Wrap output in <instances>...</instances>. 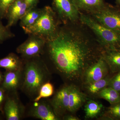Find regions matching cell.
<instances>
[{
    "instance_id": "obj_17",
    "label": "cell",
    "mask_w": 120,
    "mask_h": 120,
    "mask_svg": "<svg viewBox=\"0 0 120 120\" xmlns=\"http://www.w3.org/2000/svg\"><path fill=\"white\" fill-rule=\"evenodd\" d=\"M23 63L22 60L16 54L11 53L4 58L0 59V68L7 71L22 70Z\"/></svg>"
},
{
    "instance_id": "obj_19",
    "label": "cell",
    "mask_w": 120,
    "mask_h": 120,
    "mask_svg": "<svg viewBox=\"0 0 120 120\" xmlns=\"http://www.w3.org/2000/svg\"><path fill=\"white\" fill-rule=\"evenodd\" d=\"M103 106L101 103L94 100L87 102L84 110L86 117L87 118H93L98 116L103 111Z\"/></svg>"
},
{
    "instance_id": "obj_29",
    "label": "cell",
    "mask_w": 120,
    "mask_h": 120,
    "mask_svg": "<svg viewBox=\"0 0 120 120\" xmlns=\"http://www.w3.org/2000/svg\"><path fill=\"white\" fill-rule=\"evenodd\" d=\"M64 120H79L80 119L75 116L72 115H67L64 116Z\"/></svg>"
},
{
    "instance_id": "obj_18",
    "label": "cell",
    "mask_w": 120,
    "mask_h": 120,
    "mask_svg": "<svg viewBox=\"0 0 120 120\" xmlns=\"http://www.w3.org/2000/svg\"><path fill=\"white\" fill-rule=\"evenodd\" d=\"M43 8H34L28 10L20 19V26L23 29L32 26L41 16Z\"/></svg>"
},
{
    "instance_id": "obj_1",
    "label": "cell",
    "mask_w": 120,
    "mask_h": 120,
    "mask_svg": "<svg viewBox=\"0 0 120 120\" xmlns=\"http://www.w3.org/2000/svg\"><path fill=\"white\" fill-rule=\"evenodd\" d=\"M46 44L56 68L69 80L82 78L86 69L101 57L102 51L91 31L80 21L63 25L57 36Z\"/></svg>"
},
{
    "instance_id": "obj_12",
    "label": "cell",
    "mask_w": 120,
    "mask_h": 120,
    "mask_svg": "<svg viewBox=\"0 0 120 120\" xmlns=\"http://www.w3.org/2000/svg\"><path fill=\"white\" fill-rule=\"evenodd\" d=\"M86 100V94L74 85H70L68 112L73 113L77 111Z\"/></svg>"
},
{
    "instance_id": "obj_4",
    "label": "cell",
    "mask_w": 120,
    "mask_h": 120,
    "mask_svg": "<svg viewBox=\"0 0 120 120\" xmlns=\"http://www.w3.org/2000/svg\"><path fill=\"white\" fill-rule=\"evenodd\" d=\"M80 21L91 31L102 49L120 51V34L101 25L90 15L81 12Z\"/></svg>"
},
{
    "instance_id": "obj_22",
    "label": "cell",
    "mask_w": 120,
    "mask_h": 120,
    "mask_svg": "<svg viewBox=\"0 0 120 120\" xmlns=\"http://www.w3.org/2000/svg\"><path fill=\"white\" fill-rule=\"evenodd\" d=\"M103 117L106 120H120V101L112 104L107 108Z\"/></svg>"
},
{
    "instance_id": "obj_5",
    "label": "cell",
    "mask_w": 120,
    "mask_h": 120,
    "mask_svg": "<svg viewBox=\"0 0 120 120\" xmlns=\"http://www.w3.org/2000/svg\"><path fill=\"white\" fill-rule=\"evenodd\" d=\"M52 8L62 25L80 21V12L73 0H52Z\"/></svg>"
},
{
    "instance_id": "obj_16",
    "label": "cell",
    "mask_w": 120,
    "mask_h": 120,
    "mask_svg": "<svg viewBox=\"0 0 120 120\" xmlns=\"http://www.w3.org/2000/svg\"><path fill=\"white\" fill-rule=\"evenodd\" d=\"M101 56L106 62L112 73L120 71V51L102 49Z\"/></svg>"
},
{
    "instance_id": "obj_10",
    "label": "cell",
    "mask_w": 120,
    "mask_h": 120,
    "mask_svg": "<svg viewBox=\"0 0 120 120\" xmlns=\"http://www.w3.org/2000/svg\"><path fill=\"white\" fill-rule=\"evenodd\" d=\"M28 11L24 0H15L7 11L5 18L8 23L6 26L10 28L16 24Z\"/></svg>"
},
{
    "instance_id": "obj_31",
    "label": "cell",
    "mask_w": 120,
    "mask_h": 120,
    "mask_svg": "<svg viewBox=\"0 0 120 120\" xmlns=\"http://www.w3.org/2000/svg\"><path fill=\"white\" fill-rule=\"evenodd\" d=\"M3 79L4 78H3V77H2V74H1V73L0 72V83L2 82V81H3Z\"/></svg>"
},
{
    "instance_id": "obj_21",
    "label": "cell",
    "mask_w": 120,
    "mask_h": 120,
    "mask_svg": "<svg viewBox=\"0 0 120 120\" xmlns=\"http://www.w3.org/2000/svg\"><path fill=\"white\" fill-rule=\"evenodd\" d=\"M101 98L108 101L110 105L120 101V94L111 87H107L98 94Z\"/></svg>"
},
{
    "instance_id": "obj_7",
    "label": "cell",
    "mask_w": 120,
    "mask_h": 120,
    "mask_svg": "<svg viewBox=\"0 0 120 120\" xmlns=\"http://www.w3.org/2000/svg\"><path fill=\"white\" fill-rule=\"evenodd\" d=\"M29 35L28 38L16 49L17 53L27 60L38 57L42 54L47 42L45 38L38 35Z\"/></svg>"
},
{
    "instance_id": "obj_14",
    "label": "cell",
    "mask_w": 120,
    "mask_h": 120,
    "mask_svg": "<svg viewBox=\"0 0 120 120\" xmlns=\"http://www.w3.org/2000/svg\"><path fill=\"white\" fill-rule=\"evenodd\" d=\"M23 108L18 100L13 98L7 99L4 106V112L8 120H19L23 113Z\"/></svg>"
},
{
    "instance_id": "obj_25",
    "label": "cell",
    "mask_w": 120,
    "mask_h": 120,
    "mask_svg": "<svg viewBox=\"0 0 120 120\" xmlns=\"http://www.w3.org/2000/svg\"><path fill=\"white\" fill-rule=\"evenodd\" d=\"M15 0H0V19L5 18L8 9Z\"/></svg>"
},
{
    "instance_id": "obj_30",
    "label": "cell",
    "mask_w": 120,
    "mask_h": 120,
    "mask_svg": "<svg viewBox=\"0 0 120 120\" xmlns=\"http://www.w3.org/2000/svg\"><path fill=\"white\" fill-rule=\"evenodd\" d=\"M116 5L120 7V0H115Z\"/></svg>"
},
{
    "instance_id": "obj_27",
    "label": "cell",
    "mask_w": 120,
    "mask_h": 120,
    "mask_svg": "<svg viewBox=\"0 0 120 120\" xmlns=\"http://www.w3.org/2000/svg\"><path fill=\"white\" fill-rule=\"evenodd\" d=\"M28 10L37 7L39 0H24Z\"/></svg>"
},
{
    "instance_id": "obj_11",
    "label": "cell",
    "mask_w": 120,
    "mask_h": 120,
    "mask_svg": "<svg viewBox=\"0 0 120 120\" xmlns=\"http://www.w3.org/2000/svg\"><path fill=\"white\" fill-rule=\"evenodd\" d=\"M30 116L42 120H58L59 118L47 103L35 102L30 110Z\"/></svg>"
},
{
    "instance_id": "obj_20",
    "label": "cell",
    "mask_w": 120,
    "mask_h": 120,
    "mask_svg": "<svg viewBox=\"0 0 120 120\" xmlns=\"http://www.w3.org/2000/svg\"><path fill=\"white\" fill-rule=\"evenodd\" d=\"M112 77L107 75L101 79L86 85L87 89L91 94H98L101 90L108 87Z\"/></svg>"
},
{
    "instance_id": "obj_28",
    "label": "cell",
    "mask_w": 120,
    "mask_h": 120,
    "mask_svg": "<svg viewBox=\"0 0 120 120\" xmlns=\"http://www.w3.org/2000/svg\"><path fill=\"white\" fill-rule=\"evenodd\" d=\"M4 99V88L0 87V108L1 107Z\"/></svg>"
},
{
    "instance_id": "obj_26",
    "label": "cell",
    "mask_w": 120,
    "mask_h": 120,
    "mask_svg": "<svg viewBox=\"0 0 120 120\" xmlns=\"http://www.w3.org/2000/svg\"><path fill=\"white\" fill-rule=\"evenodd\" d=\"M112 77L108 87H111L120 94V71Z\"/></svg>"
},
{
    "instance_id": "obj_9",
    "label": "cell",
    "mask_w": 120,
    "mask_h": 120,
    "mask_svg": "<svg viewBox=\"0 0 120 120\" xmlns=\"http://www.w3.org/2000/svg\"><path fill=\"white\" fill-rule=\"evenodd\" d=\"M70 86L63 87L57 92L51 101V105L57 117L63 116L68 112Z\"/></svg>"
},
{
    "instance_id": "obj_2",
    "label": "cell",
    "mask_w": 120,
    "mask_h": 120,
    "mask_svg": "<svg viewBox=\"0 0 120 120\" xmlns=\"http://www.w3.org/2000/svg\"><path fill=\"white\" fill-rule=\"evenodd\" d=\"M37 57L27 60L24 67L22 88L30 95L38 94L41 86L46 82L49 72L44 62Z\"/></svg>"
},
{
    "instance_id": "obj_6",
    "label": "cell",
    "mask_w": 120,
    "mask_h": 120,
    "mask_svg": "<svg viewBox=\"0 0 120 120\" xmlns=\"http://www.w3.org/2000/svg\"><path fill=\"white\" fill-rule=\"evenodd\" d=\"M90 15L101 25L120 34V7L106 2L101 10Z\"/></svg>"
},
{
    "instance_id": "obj_15",
    "label": "cell",
    "mask_w": 120,
    "mask_h": 120,
    "mask_svg": "<svg viewBox=\"0 0 120 120\" xmlns=\"http://www.w3.org/2000/svg\"><path fill=\"white\" fill-rule=\"evenodd\" d=\"M22 70L7 71L5 74L2 88L8 91H14L17 90L22 84Z\"/></svg>"
},
{
    "instance_id": "obj_13",
    "label": "cell",
    "mask_w": 120,
    "mask_h": 120,
    "mask_svg": "<svg viewBox=\"0 0 120 120\" xmlns=\"http://www.w3.org/2000/svg\"><path fill=\"white\" fill-rule=\"evenodd\" d=\"M80 12L91 15L101 10L106 4L105 0H73Z\"/></svg>"
},
{
    "instance_id": "obj_24",
    "label": "cell",
    "mask_w": 120,
    "mask_h": 120,
    "mask_svg": "<svg viewBox=\"0 0 120 120\" xmlns=\"http://www.w3.org/2000/svg\"><path fill=\"white\" fill-rule=\"evenodd\" d=\"M0 19V43L13 38L15 35L10 30L9 28L3 25Z\"/></svg>"
},
{
    "instance_id": "obj_8",
    "label": "cell",
    "mask_w": 120,
    "mask_h": 120,
    "mask_svg": "<svg viewBox=\"0 0 120 120\" xmlns=\"http://www.w3.org/2000/svg\"><path fill=\"white\" fill-rule=\"evenodd\" d=\"M109 71L107 64L101 56L86 69L82 78L85 84L88 85L106 77Z\"/></svg>"
},
{
    "instance_id": "obj_23",
    "label": "cell",
    "mask_w": 120,
    "mask_h": 120,
    "mask_svg": "<svg viewBox=\"0 0 120 120\" xmlns=\"http://www.w3.org/2000/svg\"><path fill=\"white\" fill-rule=\"evenodd\" d=\"M54 89L53 85L49 82L45 83L39 90L38 95L34 99V102L39 101L42 98L51 97L53 94Z\"/></svg>"
},
{
    "instance_id": "obj_3",
    "label": "cell",
    "mask_w": 120,
    "mask_h": 120,
    "mask_svg": "<svg viewBox=\"0 0 120 120\" xmlns=\"http://www.w3.org/2000/svg\"><path fill=\"white\" fill-rule=\"evenodd\" d=\"M42 8V13L36 22L23 30L26 34L38 35L47 42L57 36L62 24L52 8L48 6Z\"/></svg>"
}]
</instances>
